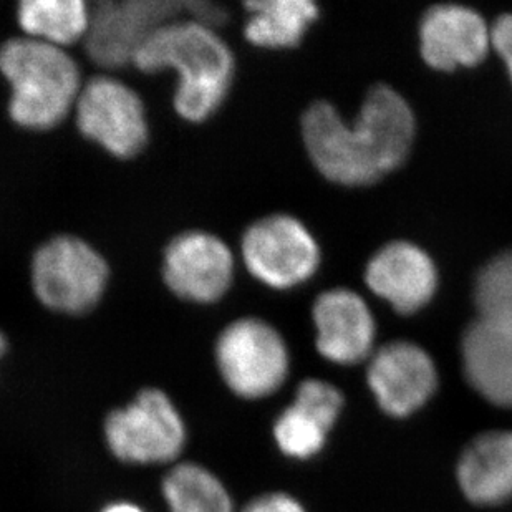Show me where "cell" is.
Masks as SVG:
<instances>
[{"label": "cell", "instance_id": "1", "mask_svg": "<svg viewBox=\"0 0 512 512\" xmlns=\"http://www.w3.org/2000/svg\"><path fill=\"white\" fill-rule=\"evenodd\" d=\"M305 148L325 178L343 186H367L397 170L415 138V116L387 85L368 92L362 112L347 125L334 105L317 102L302 118Z\"/></svg>", "mask_w": 512, "mask_h": 512}, {"label": "cell", "instance_id": "2", "mask_svg": "<svg viewBox=\"0 0 512 512\" xmlns=\"http://www.w3.org/2000/svg\"><path fill=\"white\" fill-rule=\"evenodd\" d=\"M133 65L143 73L173 70L178 77L174 110L191 123L218 112L236 73L232 50L218 30L181 17L161 27L141 47Z\"/></svg>", "mask_w": 512, "mask_h": 512}, {"label": "cell", "instance_id": "3", "mask_svg": "<svg viewBox=\"0 0 512 512\" xmlns=\"http://www.w3.org/2000/svg\"><path fill=\"white\" fill-rule=\"evenodd\" d=\"M0 75L10 88L9 115L32 131L52 130L75 110L82 75L67 50L27 37L0 45Z\"/></svg>", "mask_w": 512, "mask_h": 512}, {"label": "cell", "instance_id": "4", "mask_svg": "<svg viewBox=\"0 0 512 512\" xmlns=\"http://www.w3.org/2000/svg\"><path fill=\"white\" fill-rule=\"evenodd\" d=\"M103 436L108 451L121 463L173 466L188 443V426L168 393L148 387L108 413Z\"/></svg>", "mask_w": 512, "mask_h": 512}, {"label": "cell", "instance_id": "5", "mask_svg": "<svg viewBox=\"0 0 512 512\" xmlns=\"http://www.w3.org/2000/svg\"><path fill=\"white\" fill-rule=\"evenodd\" d=\"M214 362L234 397L256 401L281 390L289 375L290 353L279 330L256 317H244L219 334Z\"/></svg>", "mask_w": 512, "mask_h": 512}, {"label": "cell", "instance_id": "6", "mask_svg": "<svg viewBox=\"0 0 512 512\" xmlns=\"http://www.w3.org/2000/svg\"><path fill=\"white\" fill-rule=\"evenodd\" d=\"M32 289L40 304L57 314H87L107 290L108 264L80 237L55 236L35 251Z\"/></svg>", "mask_w": 512, "mask_h": 512}, {"label": "cell", "instance_id": "7", "mask_svg": "<svg viewBox=\"0 0 512 512\" xmlns=\"http://www.w3.org/2000/svg\"><path fill=\"white\" fill-rule=\"evenodd\" d=\"M78 130L87 140L120 160L145 150L150 136L145 103L118 78H90L83 83L75 105Z\"/></svg>", "mask_w": 512, "mask_h": 512}, {"label": "cell", "instance_id": "8", "mask_svg": "<svg viewBox=\"0 0 512 512\" xmlns=\"http://www.w3.org/2000/svg\"><path fill=\"white\" fill-rule=\"evenodd\" d=\"M183 12V2L171 0H107L95 4L83 40L87 55L103 68L126 67L135 62L141 47L161 27L179 19Z\"/></svg>", "mask_w": 512, "mask_h": 512}, {"label": "cell", "instance_id": "9", "mask_svg": "<svg viewBox=\"0 0 512 512\" xmlns=\"http://www.w3.org/2000/svg\"><path fill=\"white\" fill-rule=\"evenodd\" d=\"M241 256L257 281L272 289H290L314 276L320 252L314 236L299 219L272 214L246 229Z\"/></svg>", "mask_w": 512, "mask_h": 512}, {"label": "cell", "instance_id": "10", "mask_svg": "<svg viewBox=\"0 0 512 512\" xmlns=\"http://www.w3.org/2000/svg\"><path fill=\"white\" fill-rule=\"evenodd\" d=\"M163 281L176 297L214 304L228 294L236 274L231 247L211 232L188 231L171 239L163 254Z\"/></svg>", "mask_w": 512, "mask_h": 512}, {"label": "cell", "instance_id": "11", "mask_svg": "<svg viewBox=\"0 0 512 512\" xmlns=\"http://www.w3.org/2000/svg\"><path fill=\"white\" fill-rule=\"evenodd\" d=\"M367 380L380 410L393 418H406L435 395L438 370L415 343L392 342L373 353Z\"/></svg>", "mask_w": 512, "mask_h": 512}, {"label": "cell", "instance_id": "12", "mask_svg": "<svg viewBox=\"0 0 512 512\" xmlns=\"http://www.w3.org/2000/svg\"><path fill=\"white\" fill-rule=\"evenodd\" d=\"M343 410V395L332 383L310 378L299 383L294 401L272 425V438L282 455L297 461L324 450Z\"/></svg>", "mask_w": 512, "mask_h": 512}, {"label": "cell", "instance_id": "13", "mask_svg": "<svg viewBox=\"0 0 512 512\" xmlns=\"http://www.w3.org/2000/svg\"><path fill=\"white\" fill-rule=\"evenodd\" d=\"M421 55L431 68L453 72L483 62L491 47V29L476 10L463 5H435L420 29Z\"/></svg>", "mask_w": 512, "mask_h": 512}, {"label": "cell", "instance_id": "14", "mask_svg": "<svg viewBox=\"0 0 512 512\" xmlns=\"http://www.w3.org/2000/svg\"><path fill=\"white\" fill-rule=\"evenodd\" d=\"M317 350L329 362L355 365L372 355L375 320L365 300L352 290L335 289L315 300Z\"/></svg>", "mask_w": 512, "mask_h": 512}, {"label": "cell", "instance_id": "15", "mask_svg": "<svg viewBox=\"0 0 512 512\" xmlns=\"http://www.w3.org/2000/svg\"><path fill=\"white\" fill-rule=\"evenodd\" d=\"M365 281L373 294L400 314H415L436 292L438 274L430 256L410 242H392L373 257Z\"/></svg>", "mask_w": 512, "mask_h": 512}, {"label": "cell", "instance_id": "16", "mask_svg": "<svg viewBox=\"0 0 512 512\" xmlns=\"http://www.w3.org/2000/svg\"><path fill=\"white\" fill-rule=\"evenodd\" d=\"M463 368L479 397L512 408V324L479 315L463 337Z\"/></svg>", "mask_w": 512, "mask_h": 512}, {"label": "cell", "instance_id": "17", "mask_svg": "<svg viewBox=\"0 0 512 512\" xmlns=\"http://www.w3.org/2000/svg\"><path fill=\"white\" fill-rule=\"evenodd\" d=\"M459 489L478 506L512 499V431H486L461 453L456 468Z\"/></svg>", "mask_w": 512, "mask_h": 512}, {"label": "cell", "instance_id": "18", "mask_svg": "<svg viewBox=\"0 0 512 512\" xmlns=\"http://www.w3.org/2000/svg\"><path fill=\"white\" fill-rule=\"evenodd\" d=\"M244 35L261 49H290L304 39L319 10L309 0H259L247 2Z\"/></svg>", "mask_w": 512, "mask_h": 512}, {"label": "cell", "instance_id": "19", "mask_svg": "<svg viewBox=\"0 0 512 512\" xmlns=\"http://www.w3.org/2000/svg\"><path fill=\"white\" fill-rule=\"evenodd\" d=\"M92 5L83 0H22L17 22L27 39L65 49L83 42L90 27Z\"/></svg>", "mask_w": 512, "mask_h": 512}, {"label": "cell", "instance_id": "20", "mask_svg": "<svg viewBox=\"0 0 512 512\" xmlns=\"http://www.w3.org/2000/svg\"><path fill=\"white\" fill-rule=\"evenodd\" d=\"M168 512H236L223 479L204 464L178 461L161 479Z\"/></svg>", "mask_w": 512, "mask_h": 512}, {"label": "cell", "instance_id": "21", "mask_svg": "<svg viewBox=\"0 0 512 512\" xmlns=\"http://www.w3.org/2000/svg\"><path fill=\"white\" fill-rule=\"evenodd\" d=\"M474 299L479 315L512 324V251L494 257L479 271Z\"/></svg>", "mask_w": 512, "mask_h": 512}, {"label": "cell", "instance_id": "22", "mask_svg": "<svg viewBox=\"0 0 512 512\" xmlns=\"http://www.w3.org/2000/svg\"><path fill=\"white\" fill-rule=\"evenodd\" d=\"M242 512H307L299 499L282 491L264 493L246 504Z\"/></svg>", "mask_w": 512, "mask_h": 512}, {"label": "cell", "instance_id": "23", "mask_svg": "<svg viewBox=\"0 0 512 512\" xmlns=\"http://www.w3.org/2000/svg\"><path fill=\"white\" fill-rule=\"evenodd\" d=\"M491 47L503 58L512 80V15L506 14L491 27Z\"/></svg>", "mask_w": 512, "mask_h": 512}, {"label": "cell", "instance_id": "24", "mask_svg": "<svg viewBox=\"0 0 512 512\" xmlns=\"http://www.w3.org/2000/svg\"><path fill=\"white\" fill-rule=\"evenodd\" d=\"M100 512H148L145 508H141L140 504L133 501H113L103 506Z\"/></svg>", "mask_w": 512, "mask_h": 512}, {"label": "cell", "instance_id": "25", "mask_svg": "<svg viewBox=\"0 0 512 512\" xmlns=\"http://www.w3.org/2000/svg\"><path fill=\"white\" fill-rule=\"evenodd\" d=\"M7 350H9V340L5 337L4 332L0 330V360L5 357Z\"/></svg>", "mask_w": 512, "mask_h": 512}]
</instances>
